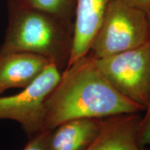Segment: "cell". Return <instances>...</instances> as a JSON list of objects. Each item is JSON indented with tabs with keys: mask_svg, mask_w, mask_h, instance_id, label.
<instances>
[{
	"mask_svg": "<svg viewBox=\"0 0 150 150\" xmlns=\"http://www.w3.org/2000/svg\"><path fill=\"white\" fill-rule=\"evenodd\" d=\"M110 1L76 0L72 47L67 67L89 53Z\"/></svg>",
	"mask_w": 150,
	"mask_h": 150,
	"instance_id": "cell-6",
	"label": "cell"
},
{
	"mask_svg": "<svg viewBox=\"0 0 150 150\" xmlns=\"http://www.w3.org/2000/svg\"><path fill=\"white\" fill-rule=\"evenodd\" d=\"M104 118L71 120L47 131V150H85L102 130Z\"/></svg>",
	"mask_w": 150,
	"mask_h": 150,
	"instance_id": "cell-9",
	"label": "cell"
},
{
	"mask_svg": "<svg viewBox=\"0 0 150 150\" xmlns=\"http://www.w3.org/2000/svg\"><path fill=\"white\" fill-rule=\"evenodd\" d=\"M142 111L110 85L88 54L62 72L46 99L43 131L78 118H106Z\"/></svg>",
	"mask_w": 150,
	"mask_h": 150,
	"instance_id": "cell-1",
	"label": "cell"
},
{
	"mask_svg": "<svg viewBox=\"0 0 150 150\" xmlns=\"http://www.w3.org/2000/svg\"><path fill=\"white\" fill-rule=\"evenodd\" d=\"M141 117L139 113H127L104 119L98 136L85 150H150L138 141Z\"/></svg>",
	"mask_w": 150,
	"mask_h": 150,
	"instance_id": "cell-8",
	"label": "cell"
},
{
	"mask_svg": "<svg viewBox=\"0 0 150 150\" xmlns=\"http://www.w3.org/2000/svg\"><path fill=\"white\" fill-rule=\"evenodd\" d=\"M93 59L116 91L145 110L150 99V41L136 49Z\"/></svg>",
	"mask_w": 150,
	"mask_h": 150,
	"instance_id": "cell-4",
	"label": "cell"
},
{
	"mask_svg": "<svg viewBox=\"0 0 150 150\" xmlns=\"http://www.w3.org/2000/svg\"><path fill=\"white\" fill-rule=\"evenodd\" d=\"M8 26L0 50L42 56L63 72L68 65L74 23L8 0Z\"/></svg>",
	"mask_w": 150,
	"mask_h": 150,
	"instance_id": "cell-2",
	"label": "cell"
},
{
	"mask_svg": "<svg viewBox=\"0 0 150 150\" xmlns=\"http://www.w3.org/2000/svg\"><path fill=\"white\" fill-rule=\"evenodd\" d=\"M61 73L51 63L22 91L10 96L0 95V120L17 122L29 138L43 131L45 102L59 81Z\"/></svg>",
	"mask_w": 150,
	"mask_h": 150,
	"instance_id": "cell-5",
	"label": "cell"
},
{
	"mask_svg": "<svg viewBox=\"0 0 150 150\" xmlns=\"http://www.w3.org/2000/svg\"><path fill=\"white\" fill-rule=\"evenodd\" d=\"M149 41L147 13L110 0L88 54L99 59L139 47Z\"/></svg>",
	"mask_w": 150,
	"mask_h": 150,
	"instance_id": "cell-3",
	"label": "cell"
},
{
	"mask_svg": "<svg viewBox=\"0 0 150 150\" xmlns=\"http://www.w3.org/2000/svg\"><path fill=\"white\" fill-rule=\"evenodd\" d=\"M147 16H148V19H149V26H150V12L149 13H147Z\"/></svg>",
	"mask_w": 150,
	"mask_h": 150,
	"instance_id": "cell-14",
	"label": "cell"
},
{
	"mask_svg": "<svg viewBox=\"0 0 150 150\" xmlns=\"http://www.w3.org/2000/svg\"><path fill=\"white\" fill-rule=\"evenodd\" d=\"M47 131H43L35 136L30 137L29 141L22 150H47Z\"/></svg>",
	"mask_w": 150,
	"mask_h": 150,
	"instance_id": "cell-12",
	"label": "cell"
},
{
	"mask_svg": "<svg viewBox=\"0 0 150 150\" xmlns=\"http://www.w3.org/2000/svg\"><path fill=\"white\" fill-rule=\"evenodd\" d=\"M128 6L142 11L146 13L150 12V0H117Z\"/></svg>",
	"mask_w": 150,
	"mask_h": 150,
	"instance_id": "cell-13",
	"label": "cell"
},
{
	"mask_svg": "<svg viewBox=\"0 0 150 150\" xmlns=\"http://www.w3.org/2000/svg\"><path fill=\"white\" fill-rule=\"evenodd\" d=\"M51 62L37 54L0 50V95L10 88H25Z\"/></svg>",
	"mask_w": 150,
	"mask_h": 150,
	"instance_id": "cell-7",
	"label": "cell"
},
{
	"mask_svg": "<svg viewBox=\"0 0 150 150\" xmlns=\"http://www.w3.org/2000/svg\"><path fill=\"white\" fill-rule=\"evenodd\" d=\"M145 113L140 118L138 132V141L142 147L150 146V99Z\"/></svg>",
	"mask_w": 150,
	"mask_h": 150,
	"instance_id": "cell-11",
	"label": "cell"
},
{
	"mask_svg": "<svg viewBox=\"0 0 150 150\" xmlns=\"http://www.w3.org/2000/svg\"><path fill=\"white\" fill-rule=\"evenodd\" d=\"M17 3L46 11L74 23L76 0H13Z\"/></svg>",
	"mask_w": 150,
	"mask_h": 150,
	"instance_id": "cell-10",
	"label": "cell"
}]
</instances>
